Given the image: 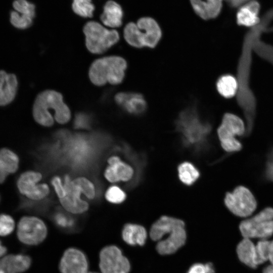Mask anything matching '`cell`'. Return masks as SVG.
Masks as SVG:
<instances>
[{"label":"cell","mask_w":273,"mask_h":273,"mask_svg":"<svg viewBox=\"0 0 273 273\" xmlns=\"http://www.w3.org/2000/svg\"><path fill=\"white\" fill-rule=\"evenodd\" d=\"M183 144L194 151L204 149L211 131L210 123L202 119L195 106H191L181 111L175 122Z\"/></svg>","instance_id":"6da1fadb"},{"label":"cell","mask_w":273,"mask_h":273,"mask_svg":"<svg viewBox=\"0 0 273 273\" xmlns=\"http://www.w3.org/2000/svg\"><path fill=\"white\" fill-rule=\"evenodd\" d=\"M150 237L157 242L156 250L159 254H172L181 247L186 241L185 223L176 218L162 216L152 224Z\"/></svg>","instance_id":"7a4b0ae2"},{"label":"cell","mask_w":273,"mask_h":273,"mask_svg":"<svg viewBox=\"0 0 273 273\" xmlns=\"http://www.w3.org/2000/svg\"><path fill=\"white\" fill-rule=\"evenodd\" d=\"M32 114L37 123L46 127L52 126L54 120L60 124L67 123L71 117L70 109L64 102L62 95L52 90L43 91L37 96Z\"/></svg>","instance_id":"3957f363"},{"label":"cell","mask_w":273,"mask_h":273,"mask_svg":"<svg viewBox=\"0 0 273 273\" xmlns=\"http://www.w3.org/2000/svg\"><path fill=\"white\" fill-rule=\"evenodd\" d=\"M127 62L123 58L112 56L96 60L89 70V77L96 85L106 83L116 85L122 82L125 76Z\"/></svg>","instance_id":"277c9868"},{"label":"cell","mask_w":273,"mask_h":273,"mask_svg":"<svg viewBox=\"0 0 273 273\" xmlns=\"http://www.w3.org/2000/svg\"><path fill=\"white\" fill-rule=\"evenodd\" d=\"M161 29L152 18H142L136 24L128 23L124 29V37L131 46L141 48H155L161 37Z\"/></svg>","instance_id":"5b68a950"},{"label":"cell","mask_w":273,"mask_h":273,"mask_svg":"<svg viewBox=\"0 0 273 273\" xmlns=\"http://www.w3.org/2000/svg\"><path fill=\"white\" fill-rule=\"evenodd\" d=\"M83 31L85 36L86 48L93 54L105 52L119 39V33L116 30H109L95 21L87 22Z\"/></svg>","instance_id":"8992f818"},{"label":"cell","mask_w":273,"mask_h":273,"mask_svg":"<svg viewBox=\"0 0 273 273\" xmlns=\"http://www.w3.org/2000/svg\"><path fill=\"white\" fill-rule=\"evenodd\" d=\"M245 124L239 116L232 113L224 115L217 129V134L221 147L228 152L239 151L242 148L241 143L236 139L246 131Z\"/></svg>","instance_id":"52a82bcc"},{"label":"cell","mask_w":273,"mask_h":273,"mask_svg":"<svg viewBox=\"0 0 273 273\" xmlns=\"http://www.w3.org/2000/svg\"><path fill=\"white\" fill-rule=\"evenodd\" d=\"M244 238L266 239L273 234V208L264 209L251 218L241 222L239 226Z\"/></svg>","instance_id":"ba28073f"},{"label":"cell","mask_w":273,"mask_h":273,"mask_svg":"<svg viewBox=\"0 0 273 273\" xmlns=\"http://www.w3.org/2000/svg\"><path fill=\"white\" fill-rule=\"evenodd\" d=\"M224 203L231 212L240 217L250 215L257 206L256 199L252 193L243 186L238 187L233 192L226 193Z\"/></svg>","instance_id":"9c48e42d"},{"label":"cell","mask_w":273,"mask_h":273,"mask_svg":"<svg viewBox=\"0 0 273 273\" xmlns=\"http://www.w3.org/2000/svg\"><path fill=\"white\" fill-rule=\"evenodd\" d=\"M17 235L23 243L34 245L42 242L46 238L47 228L40 218L31 216H25L19 220Z\"/></svg>","instance_id":"30bf717a"},{"label":"cell","mask_w":273,"mask_h":273,"mask_svg":"<svg viewBox=\"0 0 273 273\" xmlns=\"http://www.w3.org/2000/svg\"><path fill=\"white\" fill-rule=\"evenodd\" d=\"M42 174L38 171L28 170L22 173L18 177L16 186L19 192L30 200H40L50 193L46 184H38Z\"/></svg>","instance_id":"8fae6325"},{"label":"cell","mask_w":273,"mask_h":273,"mask_svg":"<svg viewBox=\"0 0 273 273\" xmlns=\"http://www.w3.org/2000/svg\"><path fill=\"white\" fill-rule=\"evenodd\" d=\"M99 266L102 273H128L130 265L127 258L116 246L103 248L100 253Z\"/></svg>","instance_id":"7c38bea8"},{"label":"cell","mask_w":273,"mask_h":273,"mask_svg":"<svg viewBox=\"0 0 273 273\" xmlns=\"http://www.w3.org/2000/svg\"><path fill=\"white\" fill-rule=\"evenodd\" d=\"M64 187L66 196L60 199V202L67 211L74 214L82 213L86 211L89 207L88 204L80 198L81 193L73 183L69 175L64 177Z\"/></svg>","instance_id":"4fadbf2b"},{"label":"cell","mask_w":273,"mask_h":273,"mask_svg":"<svg viewBox=\"0 0 273 273\" xmlns=\"http://www.w3.org/2000/svg\"><path fill=\"white\" fill-rule=\"evenodd\" d=\"M88 266L85 254L79 249L70 248L61 259L59 270L61 273H87Z\"/></svg>","instance_id":"5bb4252c"},{"label":"cell","mask_w":273,"mask_h":273,"mask_svg":"<svg viewBox=\"0 0 273 273\" xmlns=\"http://www.w3.org/2000/svg\"><path fill=\"white\" fill-rule=\"evenodd\" d=\"M115 101L124 111L134 115H142L147 108L145 98L139 93H119L115 96Z\"/></svg>","instance_id":"9a60e30c"},{"label":"cell","mask_w":273,"mask_h":273,"mask_svg":"<svg viewBox=\"0 0 273 273\" xmlns=\"http://www.w3.org/2000/svg\"><path fill=\"white\" fill-rule=\"evenodd\" d=\"M107 161L109 165L105 169L104 175L109 181H127L132 177L134 173L132 167L119 157L111 156Z\"/></svg>","instance_id":"2e32d148"},{"label":"cell","mask_w":273,"mask_h":273,"mask_svg":"<svg viewBox=\"0 0 273 273\" xmlns=\"http://www.w3.org/2000/svg\"><path fill=\"white\" fill-rule=\"evenodd\" d=\"M18 84L17 78L14 74L0 70V106L7 105L14 100Z\"/></svg>","instance_id":"e0dca14e"},{"label":"cell","mask_w":273,"mask_h":273,"mask_svg":"<svg viewBox=\"0 0 273 273\" xmlns=\"http://www.w3.org/2000/svg\"><path fill=\"white\" fill-rule=\"evenodd\" d=\"M259 4L256 1L251 0L240 8L237 14V23L241 26L254 27L261 20L258 16Z\"/></svg>","instance_id":"ac0fdd59"},{"label":"cell","mask_w":273,"mask_h":273,"mask_svg":"<svg viewBox=\"0 0 273 273\" xmlns=\"http://www.w3.org/2000/svg\"><path fill=\"white\" fill-rule=\"evenodd\" d=\"M31 265L30 258L25 255H8L0 259V273H20Z\"/></svg>","instance_id":"d6986e66"},{"label":"cell","mask_w":273,"mask_h":273,"mask_svg":"<svg viewBox=\"0 0 273 273\" xmlns=\"http://www.w3.org/2000/svg\"><path fill=\"white\" fill-rule=\"evenodd\" d=\"M19 158L13 151L7 148L0 149V184L19 168Z\"/></svg>","instance_id":"ffe728a7"},{"label":"cell","mask_w":273,"mask_h":273,"mask_svg":"<svg viewBox=\"0 0 273 273\" xmlns=\"http://www.w3.org/2000/svg\"><path fill=\"white\" fill-rule=\"evenodd\" d=\"M195 12L202 18H214L219 14L222 0H190Z\"/></svg>","instance_id":"44dd1931"},{"label":"cell","mask_w":273,"mask_h":273,"mask_svg":"<svg viewBox=\"0 0 273 273\" xmlns=\"http://www.w3.org/2000/svg\"><path fill=\"white\" fill-rule=\"evenodd\" d=\"M122 237L128 245L143 246L146 242L147 233L146 229L141 225L127 223L122 229Z\"/></svg>","instance_id":"7402d4cb"},{"label":"cell","mask_w":273,"mask_h":273,"mask_svg":"<svg viewBox=\"0 0 273 273\" xmlns=\"http://www.w3.org/2000/svg\"><path fill=\"white\" fill-rule=\"evenodd\" d=\"M122 16L123 12L120 5L114 1H109L104 7L101 20L105 25L116 28L121 25Z\"/></svg>","instance_id":"603a6c76"},{"label":"cell","mask_w":273,"mask_h":273,"mask_svg":"<svg viewBox=\"0 0 273 273\" xmlns=\"http://www.w3.org/2000/svg\"><path fill=\"white\" fill-rule=\"evenodd\" d=\"M237 253L240 260L246 265L256 268V261L255 245L248 238H244L238 245Z\"/></svg>","instance_id":"cb8c5ba5"},{"label":"cell","mask_w":273,"mask_h":273,"mask_svg":"<svg viewBox=\"0 0 273 273\" xmlns=\"http://www.w3.org/2000/svg\"><path fill=\"white\" fill-rule=\"evenodd\" d=\"M237 79L230 74L221 76L217 80L216 88L219 94L225 98H231L239 91Z\"/></svg>","instance_id":"d4e9b609"},{"label":"cell","mask_w":273,"mask_h":273,"mask_svg":"<svg viewBox=\"0 0 273 273\" xmlns=\"http://www.w3.org/2000/svg\"><path fill=\"white\" fill-rule=\"evenodd\" d=\"M177 170L179 179L183 184L188 186L193 184L200 176L198 170L189 162L180 163Z\"/></svg>","instance_id":"484cf974"},{"label":"cell","mask_w":273,"mask_h":273,"mask_svg":"<svg viewBox=\"0 0 273 273\" xmlns=\"http://www.w3.org/2000/svg\"><path fill=\"white\" fill-rule=\"evenodd\" d=\"M72 9L76 14L86 18L93 16L95 7L91 0H73Z\"/></svg>","instance_id":"4316f807"},{"label":"cell","mask_w":273,"mask_h":273,"mask_svg":"<svg viewBox=\"0 0 273 273\" xmlns=\"http://www.w3.org/2000/svg\"><path fill=\"white\" fill-rule=\"evenodd\" d=\"M73 183L77 187L81 193L89 199H93L95 196V188L94 184L84 177H78L72 180Z\"/></svg>","instance_id":"83f0119b"},{"label":"cell","mask_w":273,"mask_h":273,"mask_svg":"<svg viewBox=\"0 0 273 273\" xmlns=\"http://www.w3.org/2000/svg\"><path fill=\"white\" fill-rule=\"evenodd\" d=\"M270 242L266 239L259 241L255 245L258 265L269 260Z\"/></svg>","instance_id":"f1b7e54d"},{"label":"cell","mask_w":273,"mask_h":273,"mask_svg":"<svg viewBox=\"0 0 273 273\" xmlns=\"http://www.w3.org/2000/svg\"><path fill=\"white\" fill-rule=\"evenodd\" d=\"M126 197L125 192L116 186L109 187L105 193L106 200L113 204L121 203L125 200Z\"/></svg>","instance_id":"f546056e"},{"label":"cell","mask_w":273,"mask_h":273,"mask_svg":"<svg viewBox=\"0 0 273 273\" xmlns=\"http://www.w3.org/2000/svg\"><path fill=\"white\" fill-rule=\"evenodd\" d=\"M32 19L16 11H12L10 14L11 23L18 29H24L30 27L32 23Z\"/></svg>","instance_id":"4dcf8cb0"},{"label":"cell","mask_w":273,"mask_h":273,"mask_svg":"<svg viewBox=\"0 0 273 273\" xmlns=\"http://www.w3.org/2000/svg\"><path fill=\"white\" fill-rule=\"evenodd\" d=\"M14 9L20 14L32 19L35 16V6L26 0H15L13 3Z\"/></svg>","instance_id":"1f68e13d"},{"label":"cell","mask_w":273,"mask_h":273,"mask_svg":"<svg viewBox=\"0 0 273 273\" xmlns=\"http://www.w3.org/2000/svg\"><path fill=\"white\" fill-rule=\"evenodd\" d=\"M15 221L10 215L0 214V236H6L11 234L15 228Z\"/></svg>","instance_id":"d6a6232c"},{"label":"cell","mask_w":273,"mask_h":273,"mask_svg":"<svg viewBox=\"0 0 273 273\" xmlns=\"http://www.w3.org/2000/svg\"><path fill=\"white\" fill-rule=\"evenodd\" d=\"M188 273H214V268L211 263H196L191 266Z\"/></svg>","instance_id":"836d02e7"},{"label":"cell","mask_w":273,"mask_h":273,"mask_svg":"<svg viewBox=\"0 0 273 273\" xmlns=\"http://www.w3.org/2000/svg\"><path fill=\"white\" fill-rule=\"evenodd\" d=\"M51 183L59 199L64 198L66 193L60 177L57 176H54Z\"/></svg>","instance_id":"e575fe53"},{"label":"cell","mask_w":273,"mask_h":273,"mask_svg":"<svg viewBox=\"0 0 273 273\" xmlns=\"http://www.w3.org/2000/svg\"><path fill=\"white\" fill-rule=\"evenodd\" d=\"M56 223L63 228H71L73 225V221L70 218H68L62 214H58L55 217Z\"/></svg>","instance_id":"d590c367"},{"label":"cell","mask_w":273,"mask_h":273,"mask_svg":"<svg viewBox=\"0 0 273 273\" xmlns=\"http://www.w3.org/2000/svg\"><path fill=\"white\" fill-rule=\"evenodd\" d=\"M89 118L83 114H79L76 118L75 124L78 127L87 126Z\"/></svg>","instance_id":"8d00e7d4"},{"label":"cell","mask_w":273,"mask_h":273,"mask_svg":"<svg viewBox=\"0 0 273 273\" xmlns=\"http://www.w3.org/2000/svg\"><path fill=\"white\" fill-rule=\"evenodd\" d=\"M265 171L267 178L273 181V158L268 161Z\"/></svg>","instance_id":"74e56055"},{"label":"cell","mask_w":273,"mask_h":273,"mask_svg":"<svg viewBox=\"0 0 273 273\" xmlns=\"http://www.w3.org/2000/svg\"><path fill=\"white\" fill-rule=\"evenodd\" d=\"M250 1L251 0H225L231 6L234 7L241 6Z\"/></svg>","instance_id":"f35d334b"},{"label":"cell","mask_w":273,"mask_h":273,"mask_svg":"<svg viewBox=\"0 0 273 273\" xmlns=\"http://www.w3.org/2000/svg\"><path fill=\"white\" fill-rule=\"evenodd\" d=\"M269 260L270 261L271 264L273 265V241L270 242Z\"/></svg>","instance_id":"ab89813d"},{"label":"cell","mask_w":273,"mask_h":273,"mask_svg":"<svg viewBox=\"0 0 273 273\" xmlns=\"http://www.w3.org/2000/svg\"><path fill=\"white\" fill-rule=\"evenodd\" d=\"M7 252V248L3 246L0 241V258L3 256Z\"/></svg>","instance_id":"60d3db41"},{"label":"cell","mask_w":273,"mask_h":273,"mask_svg":"<svg viewBox=\"0 0 273 273\" xmlns=\"http://www.w3.org/2000/svg\"><path fill=\"white\" fill-rule=\"evenodd\" d=\"M263 273H273V265H270L265 267Z\"/></svg>","instance_id":"b9f144b4"},{"label":"cell","mask_w":273,"mask_h":273,"mask_svg":"<svg viewBox=\"0 0 273 273\" xmlns=\"http://www.w3.org/2000/svg\"><path fill=\"white\" fill-rule=\"evenodd\" d=\"M87 273H97V272H87Z\"/></svg>","instance_id":"7bdbcfd3"}]
</instances>
